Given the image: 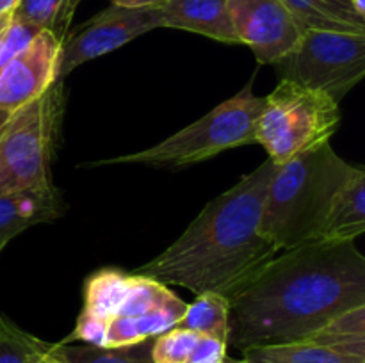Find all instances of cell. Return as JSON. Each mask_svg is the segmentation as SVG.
Here are the masks:
<instances>
[{"instance_id": "cell-1", "label": "cell", "mask_w": 365, "mask_h": 363, "mask_svg": "<svg viewBox=\"0 0 365 363\" xmlns=\"http://www.w3.org/2000/svg\"><path fill=\"white\" fill-rule=\"evenodd\" d=\"M360 305L365 256L355 242H309L280 251L230 299L228 344L242 351L303 340Z\"/></svg>"}, {"instance_id": "cell-2", "label": "cell", "mask_w": 365, "mask_h": 363, "mask_svg": "<svg viewBox=\"0 0 365 363\" xmlns=\"http://www.w3.org/2000/svg\"><path fill=\"white\" fill-rule=\"evenodd\" d=\"M274 164L264 160L234 187L203 206L184 233L135 274L192 294L232 299L280 253L260 231Z\"/></svg>"}, {"instance_id": "cell-3", "label": "cell", "mask_w": 365, "mask_h": 363, "mask_svg": "<svg viewBox=\"0 0 365 363\" xmlns=\"http://www.w3.org/2000/svg\"><path fill=\"white\" fill-rule=\"evenodd\" d=\"M353 169L330 142L274 166L260 231L280 251L321 241L335 196Z\"/></svg>"}, {"instance_id": "cell-4", "label": "cell", "mask_w": 365, "mask_h": 363, "mask_svg": "<svg viewBox=\"0 0 365 363\" xmlns=\"http://www.w3.org/2000/svg\"><path fill=\"white\" fill-rule=\"evenodd\" d=\"M264 105V96L253 93L248 82L237 95L225 100L217 107L177 134L138 153L91 162L93 167L116 164H143L160 169H182L192 164L212 159L225 149L255 142V125Z\"/></svg>"}, {"instance_id": "cell-5", "label": "cell", "mask_w": 365, "mask_h": 363, "mask_svg": "<svg viewBox=\"0 0 365 363\" xmlns=\"http://www.w3.org/2000/svg\"><path fill=\"white\" fill-rule=\"evenodd\" d=\"M63 80L0 125V196L52 185L50 166L63 117Z\"/></svg>"}, {"instance_id": "cell-6", "label": "cell", "mask_w": 365, "mask_h": 363, "mask_svg": "<svg viewBox=\"0 0 365 363\" xmlns=\"http://www.w3.org/2000/svg\"><path fill=\"white\" fill-rule=\"evenodd\" d=\"M341 120V107L334 96L280 78L264 98L255 125V142L266 149L274 166H280L330 142Z\"/></svg>"}, {"instance_id": "cell-7", "label": "cell", "mask_w": 365, "mask_h": 363, "mask_svg": "<svg viewBox=\"0 0 365 363\" xmlns=\"http://www.w3.org/2000/svg\"><path fill=\"white\" fill-rule=\"evenodd\" d=\"M274 66L282 80L324 91L341 102L365 77V34L309 28Z\"/></svg>"}, {"instance_id": "cell-8", "label": "cell", "mask_w": 365, "mask_h": 363, "mask_svg": "<svg viewBox=\"0 0 365 363\" xmlns=\"http://www.w3.org/2000/svg\"><path fill=\"white\" fill-rule=\"evenodd\" d=\"M185 308L166 285L134 273L127 294L106 322L103 347H127L159 337L177 326Z\"/></svg>"}, {"instance_id": "cell-9", "label": "cell", "mask_w": 365, "mask_h": 363, "mask_svg": "<svg viewBox=\"0 0 365 363\" xmlns=\"http://www.w3.org/2000/svg\"><path fill=\"white\" fill-rule=\"evenodd\" d=\"M160 28L157 7L127 9L109 6L89 18L73 36L63 41L57 77L63 80L68 73L88 60L114 52L132 39Z\"/></svg>"}, {"instance_id": "cell-10", "label": "cell", "mask_w": 365, "mask_h": 363, "mask_svg": "<svg viewBox=\"0 0 365 363\" xmlns=\"http://www.w3.org/2000/svg\"><path fill=\"white\" fill-rule=\"evenodd\" d=\"M232 28L259 64H277L298 45L303 28L282 0H228Z\"/></svg>"}, {"instance_id": "cell-11", "label": "cell", "mask_w": 365, "mask_h": 363, "mask_svg": "<svg viewBox=\"0 0 365 363\" xmlns=\"http://www.w3.org/2000/svg\"><path fill=\"white\" fill-rule=\"evenodd\" d=\"M61 48L63 41L52 31H39L0 68V114L9 116L59 80Z\"/></svg>"}, {"instance_id": "cell-12", "label": "cell", "mask_w": 365, "mask_h": 363, "mask_svg": "<svg viewBox=\"0 0 365 363\" xmlns=\"http://www.w3.org/2000/svg\"><path fill=\"white\" fill-rule=\"evenodd\" d=\"M160 27L196 32L220 43L235 45L237 38L228 14V0H166L157 7Z\"/></svg>"}, {"instance_id": "cell-13", "label": "cell", "mask_w": 365, "mask_h": 363, "mask_svg": "<svg viewBox=\"0 0 365 363\" xmlns=\"http://www.w3.org/2000/svg\"><path fill=\"white\" fill-rule=\"evenodd\" d=\"M63 214V196L53 184L36 191L0 196V244L7 246L11 238L27 228L52 223Z\"/></svg>"}, {"instance_id": "cell-14", "label": "cell", "mask_w": 365, "mask_h": 363, "mask_svg": "<svg viewBox=\"0 0 365 363\" xmlns=\"http://www.w3.org/2000/svg\"><path fill=\"white\" fill-rule=\"evenodd\" d=\"M365 231V171L355 166L337 192L321 241L355 242Z\"/></svg>"}, {"instance_id": "cell-15", "label": "cell", "mask_w": 365, "mask_h": 363, "mask_svg": "<svg viewBox=\"0 0 365 363\" xmlns=\"http://www.w3.org/2000/svg\"><path fill=\"white\" fill-rule=\"evenodd\" d=\"M303 31L349 32L365 34V16L356 11L353 0H282Z\"/></svg>"}, {"instance_id": "cell-16", "label": "cell", "mask_w": 365, "mask_h": 363, "mask_svg": "<svg viewBox=\"0 0 365 363\" xmlns=\"http://www.w3.org/2000/svg\"><path fill=\"white\" fill-rule=\"evenodd\" d=\"M245 363H362L365 359L344 354L310 338L284 344L252 345L242 349Z\"/></svg>"}, {"instance_id": "cell-17", "label": "cell", "mask_w": 365, "mask_h": 363, "mask_svg": "<svg viewBox=\"0 0 365 363\" xmlns=\"http://www.w3.org/2000/svg\"><path fill=\"white\" fill-rule=\"evenodd\" d=\"M309 338L344 354L365 359V305L339 313Z\"/></svg>"}, {"instance_id": "cell-18", "label": "cell", "mask_w": 365, "mask_h": 363, "mask_svg": "<svg viewBox=\"0 0 365 363\" xmlns=\"http://www.w3.org/2000/svg\"><path fill=\"white\" fill-rule=\"evenodd\" d=\"M177 327L191 330L203 337H214L228 344L230 333V299L220 294H203L187 305Z\"/></svg>"}, {"instance_id": "cell-19", "label": "cell", "mask_w": 365, "mask_h": 363, "mask_svg": "<svg viewBox=\"0 0 365 363\" xmlns=\"http://www.w3.org/2000/svg\"><path fill=\"white\" fill-rule=\"evenodd\" d=\"M152 342H141L127 347H96V345H70L57 342L53 354L64 363H153Z\"/></svg>"}, {"instance_id": "cell-20", "label": "cell", "mask_w": 365, "mask_h": 363, "mask_svg": "<svg viewBox=\"0 0 365 363\" xmlns=\"http://www.w3.org/2000/svg\"><path fill=\"white\" fill-rule=\"evenodd\" d=\"M53 347L0 313V363H41Z\"/></svg>"}, {"instance_id": "cell-21", "label": "cell", "mask_w": 365, "mask_h": 363, "mask_svg": "<svg viewBox=\"0 0 365 363\" xmlns=\"http://www.w3.org/2000/svg\"><path fill=\"white\" fill-rule=\"evenodd\" d=\"M202 335L184 327H171L152 342L153 363H185Z\"/></svg>"}, {"instance_id": "cell-22", "label": "cell", "mask_w": 365, "mask_h": 363, "mask_svg": "<svg viewBox=\"0 0 365 363\" xmlns=\"http://www.w3.org/2000/svg\"><path fill=\"white\" fill-rule=\"evenodd\" d=\"M61 9H63V0H21L13 18L36 31L53 32Z\"/></svg>"}, {"instance_id": "cell-23", "label": "cell", "mask_w": 365, "mask_h": 363, "mask_svg": "<svg viewBox=\"0 0 365 363\" xmlns=\"http://www.w3.org/2000/svg\"><path fill=\"white\" fill-rule=\"evenodd\" d=\"M227 342L202 335L185 363H223L227 358Z\"/></svg>"}, {"instance_id": "cell-24", "label": "cell", "mask_w": 365, "mask_h": 363, "mask_svg": "<svg viewBox=\"0 0 365 363\" xmlns=\"http://www.w3.org/2000/svg\"><path fill=\"white\" fill-rule=\"evenodd\" d=\"M81 2L82 0H63V9H61L59 20H57L56 28H53V34H56L57 39H61V41L66 39L68 28H70V23L71 20H73L75 11H77L78 4Z\"/></svg>"}, {"instance_id": "cell-25", "label": "cell", "mask_w": 365, "mask_h": 363, "mask_svg": "<svg viewBox=\"0 0 365 363\" xmlns=\"http://www.w3.org/2000/svg\"><path fill=\"white\" fill-rule=\"evenodd\" d=\"M110 6L127 7V9H152L163 6L166 0H109Z\"/></svg>"}, {"instance_id": "cell-26", "label": "cell", "mask_w": 365, "mask_h": 363, "mask_svg": "<svg viewBox=\"0 0 365 363\" xmlns=\"http://www.w3.org/2000/svg\"><path fill=\"white\" fill-rule=\"evenodd\" d=\"M13 16H0V68L7 63L6 56H4V38H6L7 27L11 25Z\"/></svg>"}, {"instance_id": "cell-27", "label": "cell", "mask_w": 365, "mask_h": 363, "mask_svg": "<svg viewBox=\"0 0 365 363\" xmlns=\"http://www.w3.org/2000/svg\"><path fill=\"white\" fill-rule=\"evenodd\" d=\"M21 0H0V16H13Z\"/></svg>"}, {"instance_id": "cell-28", "label": "cell", "mask_w": 365, "mask_h": 363, "mask_svg": "<svg viewBox=\"0 0 365 363\" xmlns=\"http://www.w3.org/2000/svg\"><path fill=\"white\" fill-rule=\"evenodd\" d=\"M353 4H355L356 11H359L362 16H365V0H353Z\"/></svg>"}, {"instance_id": "cell-29", "label": "cell", "mask_w": 365, "mask_h": 363, "mask_svg": "<svg viewBox=\"0 0 365 363\" xmlns=\"http://www.w3.org/2000/svg\"><path fill=\"white\" fill-rule=\"evenodd\" d=\"M46 363H64V362H63V359L57 358V356L53 354V351H52L48 356H46Z\"/></svg>"}, {"instance_id": "cell-30", "label": "cell", "mask_w": 365, "mask_h": 363, "mask_svg": "<svg viewBox=\"0 0 365 363\" xmlns=\"http://www.w3.org/2000/svg\"><path fill=\"white\" fill-rule=\"evenodd\" d=\"M223 363H245L242 359H235V358H230V356L227 354V358L223 359Z\"/></svg>"}, {"instance_id": "cell-31", "label": "cell", "mask_w": 365, "mask_h": 363, "mask_svg": "<svg viewBox=\"0 0 365 363\" xmlns=\"http://www.w3.org/2000/svg\"><path fill=\"white\" fill-rule=\"evenodd\" d=\"M4 248H6V246H4V244H0V253H2V249H4Z\"/></svg>"}, {"instance_id": "cell-32", "label": "cell", "mask_w": 365, "mask_h": 363, "mask_svg": "<svg viewBox=\"0 0 365 363\" xmlns=\"http://www.w3.org/2000/svg\"><path fill=\"white\" fill-rule=\"evenodd\" d=\"M41 363H46V358H45V359H43V362H41Z\"/></svg>"}, {"instance_id": "cell-33", "label": "cell", "mask_w": 365, "mask_h": 363, "mask_svg": "<svg viewBox=\"0 0 365 363\" xmlns=\"http://www.w3.org/2000/svg\"><path fill=\"white\" fill-rule=\"evenodd\" d=\"M362 363H365V362H362Z\"/></svg>"}]
</instances>
